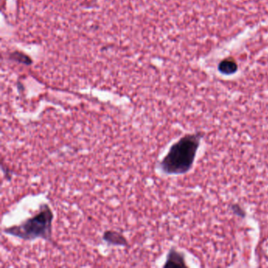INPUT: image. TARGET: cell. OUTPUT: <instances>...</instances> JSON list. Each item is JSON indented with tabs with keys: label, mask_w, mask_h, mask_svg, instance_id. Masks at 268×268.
Listing matches in <instances>:
<instances>
[{
	"label": "cell",
	"mask_w": 268,
	"mask_h": 268,
	"mask_svg": "<svg viewBox=\"0 0 268 268\" xmlns=\"http://www.w3.org/2000/svg\"><path fill=\"white\" fill-rule=\"evenodd\" d=\"M202 134H187L174 143L159 164L166 175H180L189 172L195 162Z\"/></svg>",
	"instance_id": "6da1fadb"
},
{
	"label": "cell",
	"mask_w": 268,
	"mask_h": 268,
	"mask_svg": "<svg viewBox=\"0 0 268 268\" xmlns=\"http://www.w3.org/2000/svg\"><path fill=\"white\" fill-rule=\"evenodd\" d=\"M53 220V211L48 204H44L34 216L27 219L21 224L4 229L3 232L25 241L38 238L51 241Z\"/></svg>",
	"instance_id": "7a4b0ae2"
},
{
	"label": "cell",
	"mask_w": 268,
	"mask_h": 268,
	"mask_svg": "<svg viewBox=\"0 0 268 268\" xmlns=\"http://www.w3.org/2000/svg\"><path fill=\"white\" fill-rule=\"evenodd\" d=\"M102 239L108 245L114 246H129V242L123 234L117 231L113 230H106L103 234Z\"/></svg>",
	"instance_id": "3957f363"
},
{
	"label": "cell",
	"mask_w": 268,
	"mask_h": 268,
	"mask_svg": "<svg viewBox=\"0 0 268 268\" xmlns=\"http://www.w3.org/2000/svg\"><path fill=\"white\" fill-rule=\"evenodd\" d=\"M185 268V258L182 253L176 251V249H171L167 257L166 262L164 268Z\"/></svg>",
	"instance_id": "277c9868"
},
{
	"label": "cell",
	"mask_w": 268,
	"mask_h": 268,
	"mask_svg": "<svg viewBox=\"0 0 268 268\" xmlns=\"http://www.w3.org/2000/svg\"><path fill=\"white\" fill-rule=\"evenodd\" d=\"M237 68H238L237 65L232 61L230 60L223 61L220 63L219 67L220 72L224 74H227V75L236 72Z\"/></svg>",
	"instance_id": "5b68a950"
}]
</instances>
